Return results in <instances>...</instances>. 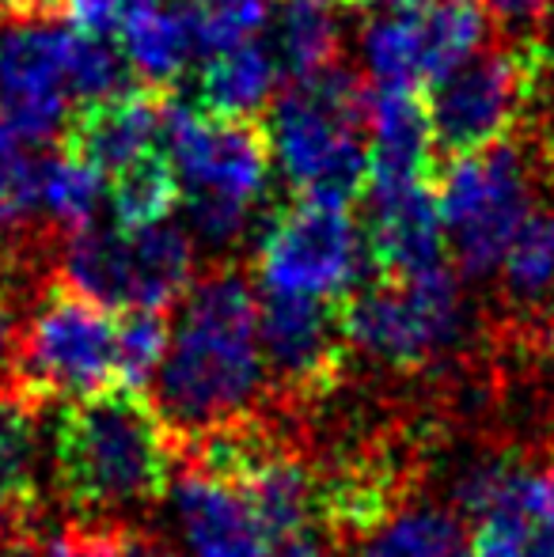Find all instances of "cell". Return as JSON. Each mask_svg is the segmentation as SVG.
I'll use <instances>...</instances> for the list:
<instances>
[{
    "label": "cell",
    "mask_w": 554,
    "mask_h": 557,
    "mask_svg": "<svg viewBox=\"0 0 554 557\" xmlns=\"http://www.w3.org/2000/svg\"><path fill=\"white\" fill-rule=\"evenodd\" d=\"M532 520L525 516H487L475 523L467 557H528Z\"/></svg>",
    "instance_id": "cell-30"
},
{
    "label": "cell",
    "mask_w": 554,
    "mask_h": 557,
    "mask_svg": "<svg viewBox=\"0 0 554 557\" xmlns=\"http://www.w3.org/2000/svg\"><path fill=\"white\" fill-rule=\"evenodd\" d=\"M490 20L475 0H429L384 12L361 30V61L377 88H433L456 65L487 50Z\"/></svg>",
    "instance_id": "cell-11"
},
{
    "label": "cell",
    "mask_w": 554,
    "mask_h": 557,
    "mask_svg": "<svg viewBox=\"0 0 554 557\" xmlns=\"http://www.w3.org/2000/svg\"><path fill=\"white\" fill-rule=\"evenodd\" d=\"M444 239L464 277H490L502 270L505 250L535 213V183L517 145H494L487 152L448 160L436 183Z\"/></svg>",
    "instance_id": "cell-8"
},
{
    "label": "cell",
    "mask_w": 554,
    "mask_h": 557,
    "mask_svg": "<svg viewBox=\"0 0 554 557\" xmlns=\"http://www.w3.org/2000/svg\"><path fill=\"white\" fill-rule=\"evenodd\" d=\"M15 383L38 403L99 395L122 387L119 380V319L76 288L46 285L20 326Z\"/></svg>",
    "instance_id": "cell-6"
},
{
    "label": "cell",
    "mask_w": 554,
    "mask_h": 557,
    "mask_svg": "<svg viewBox=\"0 0 554 557\" xmlns=\"http://www.w3.org/2000/svg\"><path fill=\"white\" fill-rule=\"evenodd\" d=\"M107 198L114 209V224L126 232H140V227L168 224L171 209L183 201V186H178L171 156L156 152L107 178Z\"/></svg>",
    "instance_id": "cell-24"
},
{
    "label": "cell",
    "mask_w": 554,
    "mask_h": 557,
    "mask_svg": "<svg viewBox=\"0 0 554 557\" xmlns=\"http://www.w3.org/2000/svg\"><path fill=\"white\" fill-rule=\"evenodd\" d=\"M38 163L42 156L0 125V232L38 213Z\"/></svg>",
    "instance_id": "cell-28"
},
{
    "label": "cell",
    "mask_w": 554,
    "mask_h": 557,
    "mask_svg": "<svg viewBox=\"0 0 554 557\" xmlns=\"http://www.w3.org/2000/svg\"><path fill=\"white\" fill-rule=\"evenodd\" d=\"M270 156L304 201L349 209L369 194V88L357 73L331 65L288 84L270 111Z\"/></svg>",
    "instance_id": "cell-3"
},
{
    "label": "cell",
    "mask_w": 554,
    "mask_h": 557,
    "mask_svg": "<svg viewBox=\"0 0 554 557\" xmlns=\"http://www.w3.org/2000/svg\"><path fill=\"white\" fill-rule=\"evenodd\" d=\"M426 111L448 160L505 145L528 111V50H479L429 88Z\"/></svg>",
    "instance_id": "cell-12"
},
{
    "label": "cell",
    "mask_w": 554,
    "mask_h": 557,
    "mask_svg": "<svg viewBox=\"0 0 554 557\" xmlns=\"http://www.w3.org/2000/svg\"><path fill=\"white\" fill-rule=\"evenodd\" d=\"M487 12L490 27L505 35H532L543 20L551 15L554 0H475Z\"/></svg>",
    "instance_id": "cell-32"
},
{
    "label": "cell",
    "mask_w": 554,
    "mask_h": 557,
    "mask_svg": "<svg viewBox=\"0 0 554 557\" xmlns=\"http://www.w3.org/2000/svg\"><path fill=\"white\" fill-rule=\"evenodd\" d=\"M502 296L520 319L554 311V209H535L502 258Z\"/></svg>",
    "instance_id": "cell-22"
},
{
    "label": "cell",
    "mask_w": 554,
    "mask_h": 557,
    "mask_svg": "<svg viewBox=\"0 0 554 557\" xmlns=\"http://www.w3.org/2000/svg\"><path fill=\"white\" fill-rule=\"evenodd\" d=\"M0 262H4V232H0ZM4 270V265H0Z\"/></svg>",
    "instance_id": "cell-38"
},
{
    "label": "cell",
    "mask_w": 554,
    "mask_h": 557,
    "mask_svg": "<svg viewBox=\"0 0 554 557\" xmlns=\"http://www.w3.org/2000/svg\"><path fill=\"white\" fill-rule=\"evenodd\" d=\"M259 345L270 410L293 421L323 406L346 383L354 345L346 334V300L262 296Z\"/></svg>",
    "instance_id": "cell-10"
},
{
    "label": "cell",
    "mask_w": 554,
    "mask_h": 557,
    "mask_svg": "<svg viewBox=\"0 0 554 557\" xmlns=\"http://www.w3.org/2000/svg\"><path fill=\"white\" fill-rule=\"evenodd\" d=\"M433 125L415 91H369V186L429 183Z\"/></svg>",
    "instance_id": "cell-18"
},
{
    "label": "cell",
    "mask_w": 554,
    "mask_h": 557,
    "mask_svg": "<svg viewBox=\"0 0 554 557\" xmlns=\"http://www.w3.org/2000/svg\"><path fill=\"white\" fill-rule=\"evenodd\" d=\"M354 557H467L464 520L456 508L410 500L377 535L365 539Z\"/></svg>",
    "instance_id": "cell-23"
},
{
    "label": "cell",
    "mask_w": 554,
    "mask_h": 557,
    "mask_svg": "<svg viewBox=\"0 0 554 557\" xmlns=\"http://www.w3.org/2000/svg\"><path fill=\"white\" fill-rule=\"evenodd\" d=\"M369 250L349 209L288 201L267 221L255 255V277L270 296L349 300L365 285Z\"/></svg>",
    "instance_id": "cell-9"
},
{
    "label": "cell",
    "mask_w": 554,
    "mask_h": 557,
    "mask_svg": "<svg viewBox=\"0 0 554 557\" xmlns=\"http://www.w3.org/2000/svg\"><path fill=\"white\" fill-rule=\"evenodd\" d=\"M267 368L259 300L236 265H217L186 293L156 372V410L178 444L229 429L262 410Z\"/></svg>",
    "instance_id": "cell-1"
},
{
    "label": "cell",
    "mask_w": 554,
    "mask_h": 557,
    "mask_svg": "<svg viewBox=\"0 0 554 557\" xmlns=\"http://www.w3.org/2000/svg\"><path fill=\"white\" fill-rule=\"evenodd\" d=\"M547 470H551V478H554V459H551V467H547Z\"/></svg>",
    "instance_id": "cell-39"
},
{
    "label": "cell",
    "mask_w": 554,
    "mask_h": 557,
    "mask_svg": "<svg viewBox=\"0 0 554 557\" xmlns=\"http://www.w3.org/2000/svg\"><path fill=\"white\" fill-rule=\"evenodd\" d=\"M42 557H126V523H69L46 539Z\"/></svg>",
    "instance_id": "cell-29"
},
{
    "label": "cell",
    "mask_w": 554,
    "mask_h": 557,
    "mask_svg": "<svg viewBox=\"0 0 554 557\" xmlns=\"http://www.w3.org/2000/svg\"><path fill=\"white\" fill-rule=\"evenodd\" d=\"M334 4H342V8H365L369 0H334Z\"/></svg>",
    "instance_id": "cell-37"
},
{
    "label": "cell",
    "mask_w": 554,
    "mask_h": 557,
    "mask_svg": "<svg viewBox=\"0 0 554 557\" xmlns=\"http://www.w3.org/2000/svg\"><path fill=\"white\" fill-rule=\"evenodd\" d=\"M365 250L372 281H410L448 265L441 206L433 183L369 186Z\"/></svg>",
    "instance_id": "cell-14"
},
{
    "label": "cell",
    "mask_w": 554,
    "mask_h": 557,
    "mask_svg": "<svg viewBox=\"0 0 554 557\" xmlns=\"http://www.w3.org/2000/svg\"><path fill=\"white\" fill-rule=\"evenodd\" d=\"M186 8L201 50L209 53L255 42V35L270 23V0H186Z\"/></svg>",
    "instance_id": "cell-27"
},
{
    "label": "cell",
    "mask_w": 554,
    "mask_h": 557,
    "mask_svg": "<svg viewBox=\"0 0 554 557\" xmlns=\"http://www.w3.org/2000/svg\"><path fill=\"white\" fill-rule=\"evenodd\" d=\"M126 557H183V554L163 543L156 531H145L140 523H126Z\"/></svg>",
    "instance_id": "cell-34"
},
{
    "label": "cell",
    "mask_w": 554,
    "mask_h": 557,
    "mask_svg": "<svg viewBox=\"0 0 554 557\" xmlns=\"http://www.w3.org/2000/svg\"><path fill=\"white\" fill-rule=\"evenodd\" d=\"M20 383L0 387V528L38 523L42 512V413Z\"/></svg>",
    "instance_id": "cell-17"
},
{
    "label": "cell",
    "mask_w": 554,
    "mask_h": 557,
    "mask_svg": "<svg viewBox=\"0 0 554 557\" xmlns=\"http://www.w3.org/2000/svg\"><path fill=\"white\" fill-rule=\"evenodd\" d=\"M61 285L76 288L107 311H163L194 288V239L178 224L126 232L88 224L69 232L58 258Z\"/></svg>",
    "instance_id": "cell-5"
},
{
    "label": "cell",
    "mask_w": 554,
    "mask_h": 557,
    "mask_svg": "<svg viewBox=\"0 0 554 557\" xmlns=\"http://www.w3.org/2000/svg\"><path fill=\"white\" fill-rule=\"evenodd\" d=\"M267 557H342V550L331 543V539H323L319 531H311V535L293 539V543H285V546H278V550H270Z\"/></svg>",
    "instance_id": "cell-35"
},
{
    "label": "cell",
    "mask_w": 554,
    "mask_h": 557,
    "mask_svg": "<svg viewBox=\"0 0 554 557\" xmlns=\"http://www.w3.org/2000/svg\"><path fill=\"white\" fill-rule=\"evenodd\" d=\"M46 436L58 497L81 523H134L130 512L168 497L178 441L145 391L111 387L61 403Z\"/></svg>",
    "instance_id": "cell-2"
},
{
    "label": "cell",
    "mask_w": 554,
    "mask_h": 557,
    "mask_svg": "<svg viewBox=\"0 0 554 557\" xmlns=\"http://www.w3.org/2000/svg\"><path fill=\"white\" fill-rule=\"evenodd\" d=\"M369 4H384L387 12H399V8H418V4H429V0H369Z\"/></svg>",
    "instance_id": "cell-36"
},
{
    "label": "cell",
    "mask_w": 554,
    "mask_h": 557,
    "mask_svg": "<svg viewBox=\"0 0 554 557\" xmlns=\"http://www.w3.org/2000/svg\"><path fill=\"white\" fill-rule=\"evenodd\" d=\"M281 73L267 42H244L232 50L209 53L198 73V111L213 117H244L259 122L262 107L274 96Z\"/></svg>",
    "instance_id": "cell-20"
},
{
    "label": "cell",
    "mask_w": 554,
    "mask_h": 557,
    "mask_svg": "<svg viewBox=\"0 0 554 557\" xmlns=\"http://www.w3.org/2000/svg\"><path fill=\"white\" fill-rule=\"evenodd\" d=\"M467 304L452 265L410 281H369L346 300L354 352L392 372H426L464 345Z\"/></svg>",
    "instance_id": "cell-7"
},
{
    "label": "cell",
    "mask_w": 554,
    "mask_h": 557,
    "mask_svg": "<svg viewBox=\"0 0 554 557\" xmlns=\"http://www.w3.org/2000/svg\"><path fill=\"white\" fill-rule=\"evenodd\" d=\"M171 345V323L163 311H122L119 315V380L145 391L156 380Z\"/></svg>",
    "instance_id": "cell-26"
},
{
    "label": "cell",
    "mask_w": 554,
    "mask_h": 557,
    "mask_svg": "<svg viewBox=\"0 0 554 557\" xmlns=\"http://www.w3.org/2000/svg\"><path fill=\"white\" fill-rule=\"evenodd\" d=\"M163 145L183 186V209L194 239L217 250L244 239L270 178L267 125L213 117L171 96Z\"/></svg>",
    "instance_id": "cell-4"
},
{
    "label": "cell",
    "mask_w": 554,
    "mask_h": 557,
    "mask_svg": "<svg viewBox=\"0 0 554 557\" xmlns=\"http://www.w3.org/2000/svg\"><path fill=\"white\" fill-rule=\"evenodd\" d=\"M73 27L53 15H20L0 23V125L23 145H42L65 129Z\"/></svg>",
    "instance_id": "cell-13"
},
{
    "label": "cell",
    "mask_w": 554,
    "mask_h": 557,
    "mask_svg": "<svg viewBox=\"0 0 554 557\" xmlns=\"http://www.w3.org/2000/svg\"><path fill=\"white\" fill-rule=\"evenodd\" d=\"M267 27V46L285 81H311L334 65V53H338L334 0H270Z\"/></svg>",
    "instance_id": "cell-21"
},
{
    "label": "cell",
    "mask_w": 554,
    "mask_h": 557,
    "mask_svg": "<svg viewBox=\"0 0 554 557\" xmlns=\"http://www.w3.org/2000/svg\"><path fill=\"white\" fill-rule=\"evenodd\" d=\"M15 349H20V311L4 285H0V387L15 380Z\"/></svg>",
    "instance_id": "cell-33"
},
{
    "label": "cell",
    "mask_w": 554,
    "mask_h": 557,
    "mask_svg": "<svg viewBox=\"0 0 554 557\" xmlns=\"http://www.w3.org/2000/svg\"><path fill=\"white\" fill-rule=\"evenodd\" d=\"M122 58L130 73L145 81V88L168 91L186 73L190 58L201 50L194 15L183 4H163V0H137L122 23Z\"/></svg>",
    "instance_id": "cell-19"
},
{
    "label": "cell",
    "mask_w": 554,
    "mask_h": 557,
    "mask_svg": "<svg viewBox=\"0 0 554 557\" xmlns=\"http://www.w3.org/2000/svg\"><path fill=\"white\" fill-rule=\"evenodd\" d=\"M103 190L107 178L84 160L69 156L65 148L58 156H42L38 163V213H46L53 227L81 232V227L96 224Z\"/></svg>",
    "instance_id": "cell-25"
},
{
    "label": "cell",
    "mask_w": 554,
    "mask_h": 557,
    "mask_svg": "<svg viewBox=\"0 0 554 557\" xmlns=\"http://www.w3.org/2000/svg\"><path fill=\"white\" fill-rule=\"evenodd\" d=\"M171 91L160 88H130L122 96L84 103L65 122L61 148L88 168H96L103 178H114L119 171L134 168L145 156L168 152L163 145V122H168Z\"/></svg>",
    "instance_id": "cell-15"
},
{
    "label": "cell",
    "mask_w": 554,
    "mask_h": 557,
    "mask_svg": "<svg viewBox=\"0 0 554 557\" xmlns=\"http://www.w3.org/2000/svg\"><path fill=\"white\" fill-rule=\"evenodd\" d=\"M175 512L190 557H267L270 546L247 500L221 478L183 467L175 478Z\"/></svg>",
    "instance_id": "cell-16"
},
{
    "label": "cell",
    "mask_w": 554,
    "mask_h": 557,
    "mask_svg": "<svg viewBox=\"0 0 554 557\" xmlns=\"http://www.w3.org/2000/svg\"><path fill=\"white\" fill-rule=\"evenodd\" d=\"M134 4L137 0H53V15H61L76 35L107 38L111 30H122Z\"/></svg>",
    "instance_id": "cell-31"
}]
</instances>
